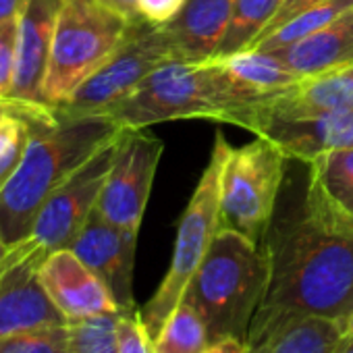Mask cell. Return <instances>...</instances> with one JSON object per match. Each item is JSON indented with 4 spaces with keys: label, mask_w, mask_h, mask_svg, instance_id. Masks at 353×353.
I'll return each instance as SVG.
<instances>
[{
    "label": "cell",
    "mask_w": 353,
    "mask_h": 353,
    "mask_svg": "<svg viewBox=\"0 0 353 353\" xmlns=\"http://www.w3.org/2000/svg\"><path fill=\"white\" fill-rule=\"evenodd\" d=\"M353 9V0H314L305 9H301L295 17H291L287 23L276 28L272 34L256 42L250 50L260 52H274L281 48H287L295 44L297 40L326 28L341 15Z\"/></svg>",
    "instance_id": "cell-23"
},
{
    "label": "cell",
    "mask_w": 353,
    "mask_h": 353,
    "mask_svg": "<svg viewBox=\"0 0 353 353\" xmlns=\"http://www.w3.org/2000/svg\"><path fill=\"white\" fill-rule=\"evenodd\" d=\"M46 256L30 235L0 245V336L67 324L40 281Z\"/></svg>",
    "instance_id": "cell-11"
},
{
    "label": "cell",
    "mask_w": 353,
    "mask_h": 353,
    "mask_svg": "<svg viewBox=\"0 0 353 353\" xmlns=\"http://www.w3.org/2000/svg\"><path fill=\"white\" fill-rule=\"evenodd\" d=\"M299 77L353 65V9L295 44L268 52Z\"/></svg>",
    "instance_id": "cell-20"
},
{
    "label": "cell",
    "mask_w": 353,
    "mask_h": 353,
    "mask_svg": "<svg viewBox=\"0 0 353 353\" xmlns=\"http://www.w3.org/2000/svg\"><path fill=\"white\" fill-rule=\"evenodd\" d=\"M188 0H139V19L160 28L176 17Z\"/></svg>",
    "instance_id": "cell-30"
},
{
    "label": "cell",
    "mask_w": 353,
    "mask_h": 353,
    "mask_svg": "<svg viewBox=\"0 0 353 353\" xmlns=\"http://www.w3.org/2000/svg\"><path fill=\"white\" fill-rule=\"evenodd\" d=\"M250 110L252 106L233 92L216 61H168L102 117L121 129H145L183 119L245 127Z\"/></svg>",
    "instance_id": "cell-3"
},
{
    "label": "cell",
    "mask_w": 353,
    "mask_h": 353,
    "mask_svg": "<svg viewBox=\"0 0 353 353\" xmlns=\"http://www.w3.org/2000/svg\"><path fill=\"white\" fill-rule=\"evenodd\" d=\"M119 353H154V343L139 318V310L121 312L117 322Z\"/></svg>",
    "instance_id": "cell-29"
},
{
    "label": "cell",
    "mask_w": 353,
    "mask_h": 353,
    "mask_svg": "<svg viewBox=\"0 0 353 353\" xmlns=\"http://www.w3.org/2000/svg\"><path fill=\"white\" fill-rule=\"evenodd\" d=\"M32 127L23 162L0 194V245L26 239L48 196L121 133L106 117H71L52 106H34Z\"/></svg>",
    "instance_id": "cell-2"
},
{
    "label": "cell",
    "mask_w": 353,
    "mask_h": 353,
    "mask_svg": "<svg viewBox=\"0 0 353 353\" xmlns=\"http://www.w3.org/2000/svg\"><path fill=\"white\" fill-rule=\"evenodd\" d=\"M353 108V65L301 77L293 88L260 102L248 112L245 127L258 119H312Z\"/></svg>",
    "instance_id": "cell-16"
},
{
    "label": "cell",
    "mask_w": 353,
    "mask_h": 353,
    "mask_svg": "<svg viewBox=\"0 0 353 353\" xmlns=\"http://www.w3.org/2000/svg\"><path fill=\"white\" fill-rule=\"evenodd\" d=\"M168 61H176V54L164 30L137 21L119 50L54 108L71 117H102Z\"/></svg>",
    "instance_id": "cell-8"
},
{
    "label": "cell",
    "mask_w": 353,
    "mask_h": 353,
    "mask_svg": "<svg viewBox=\"0 0 353 353\" xmlns=\"http://www.w3.org/2000/svg\"><path fill=\"white\" fill-rule=\"evenodd\" d=\"M231 11L233 0H188L174 19L160 26L174 48L176 61H212L227 34Z\"/></svg>",
    "instance_id": "cell-19"
},
{
    "label": "cell",
    "mask_w": 353,
    "mask_h": 353,
    "mask_svg": "<svg viewBox=\"0 0 353 353\" xmlns=\"http://www.w3.org/2000/svg\"><path fill=\"white\" fill-rule=\"evenodd\" d=\"M121 312L69 322L67 353H119L117 322Z\"/></svg>",
    "instance_id": "cell-26"
},
{
    "label": "cell",
    "mask_w": 353,
    "mask_h": 353,
    "mask_svg": "<svg viewBox=\"0 0 353 353\" xmlns=\"http://www.w3.org/2000/svg\"><path fill=\"white\" fill-rule=\"evenodd\" d=\"M162 150V139L143 133V129L121 131L112 166L96 204V212L104 221L139 233Z\"/></svg>",
    "instance_id": "cell-9"
},
{
    "label": "cell",
    "mask_w": 353,
    "mask_h": 353,
    "mask_svg": "<svg viewBox=\"0 0 353 353\" xmlns=\"http://www.w3.org/2000/svg\"><path fill=\"white\" fill-rule=\"evenodd\" d=\"M268 287L260 305L322 316L349 326L353 235L316 221L305 206L279 214L264 235Z\"/></svg>",
    "instance_id": "cell-1"
},
{
    "label": "cell",
    "mask_w": 353,
    "mask_h": 353,
    "mask_svg": "<svg viewBox=\"0 0 353 353\" xmlns=\"http://www.w3.org/2000/svg\"><path fill=\"white\" fill-rule=\"evenodd\" d=\"M310 3H314V0H285L283 7H281V9H279V13H276V17L268 23V28L260 34V38H258L256 42H260L262 38H266L268 34H272L276 28H281L283 23H287L291 17H295L301 9H305ZM256 42H254V44H256ZM254 44H252V46H254Z\"/></svg>",
    "instance_id": "cell-31"
},
{
    "label": "cell",
    "mask_w": 353,
    "mask_h": 353,
    "mask_svg": "<svg viewBox=\"0 0 353 353\" xmlns=\"http://www.w3.org/2000/svg\"><path fill=\"white\" fill-rule=\"evenodd\" d=\"M305 210L322 225L353 235V148L307 162Z\"/></svg>",
    "instance_id": "cell-18"
},
{
    "label": "cell",
    "mask_w": 353,
    "mask_h": 353,
    "mask_svg": "<svg viewBox=\"0 0 353 353\" xmlns=\"http://www.w3.org/2000/svg\"><path fill=\"white\" fill-rule=\"evenodd\" d=\"M248 131L276 143L287 158L310 162L353 148V108L312 119H258Z\"/></svg>",
    "instance_id": "cell-17"
},
{
    "label": "cell",
    "mask_w": 353,
    "mask_h": 353,
    "mask_svg": "<svg viewBox=\"0 0 353 353\" xmlns=\"http://www.w3.org/2000/svg\"><path fill=\"white\" fill-rule=\"evenodd\" d=\"M69 322L0 336V353H67Z\"/></svg>",
    "instance_id": "cell-27"
},
{
    "label": "cell",
    "mask_w": 353,
    "mask_h": 353,
    "mask_svg": "<svg viewBox=\"0 0 353 353\" xmlns=\"http://www.w3.org/2000/svg\"><path fill=\"white\" fill-rule=\"evenodd\" d=\"M347 328L330 318L260 305L243 353H334Z\"/></svg>",
    "instance_id": "cell-12"
},
{
    "label": "cell",
    "mask_w": 353,
    "mask_h": 353,
    "mask_svg": "<svg viewBox=\"0 0 353 353\" xmlns=\"http://www.w3.org/2000/svg\"><path fill=\"white\" fill-rule=\"evenodd\" d=\"M131 28L133 21L100 0H63L42 85L44 104L67 102L119 50Z\"/></svg>",
    "instance_id": "cell-6"
},
{
    "label": "cell",
    "mask_w": 353,
    "mask_h": 353,
    "mask_svg": "<svg viewBox=\"0 0 353 353\" xmlns=\"http://www.w3.org/2000/svg\"><path fill=\"white\" fill-rule=\"evenodd\" d=\"M283 150L266 137L231 148L221 176V227L262 245L285 176Z\"/></svg>",
    "instance_id": "cell-7"
},
{
    "label": "cell",
    "mask_w": 353,
    "mask_h": 353,
    "mask_svg": "<svg viewBox=\"0 0 353 353\" xmlns=\"http://www.w3.org/2000/svg\"><path fill=\"white\" fill-rule=\"evenodd\" d=\"M63 0H26L17 19V71L9 100L26 106H46L42 85Z\"/></svg>",
    "instance_id": "cell-15"
},
{
    "label": "cell",
    "mask_w": 353,
    "mask_h": 353,
    "mask_svg": "<svg viewBox=\"0 0 353 353\" xmlns=\"http://www.w3.org/2000/svg\"><path fill=\"white\" fill-rule=\"evenodd\" d=\"M283 3L285 0H233L231 21L214 59H227L250 50L276 17Z\"/></svg>",
    "instance_id": "cell-22"
},
{
    "label": "cell",
    "mask_w": 353,
    "mask_h": 353,
    "mask_svg": "<svg viewBox=\"0 0 353 353\" xmlns=\"http://www.w3.org/2000/svg\"><path fill=\"white\" fill-rule=\"evenodd\" d=\"M223 69L233 92L250 106L293 88L301 77L289 71L276 57L260 50H243L227 59H212Z\"/></svg>",
    "instance_id": "cell-21"
},
{
    "label": "cell",
    "mask_w": 353,
    "mask_h": 353,
    "mask_svg": "<svg viewBox=\"0 0 353 353\" xmlns=\"http://www.w3.org/2000/svg\"><path fill=\"white\" fill-rule=\"evenodd\" d=\"M11 108H13V100H9V98L7 100H0V119H3Z\"/></svg>",
    "instance_id": "cell-36"
},
{
    "label": "cell",
    "mask_w": 353,
    "mask_h": 353,
    "mask_svg": "<svg viewBox=\"0 0 353 353\" xmlns=\"http://www.w3.org/2000/svg\"><path fill=\"white\" fill-rule=\"evenodd\" d=\"M40 281L67 322L123 312L108 287L71 248L50 252L44 258Z\"/></svg>",
    "instance_id": "cell-14"
},
{
    "label": "cell",
    "mask_w": 353,
    "mask_h": 353,
    "mask_svg": "<svg viewBox=\"0 0 353 353\" xmlns=\"http://www.w3.org/2000/svg\"><path fill=\"white\" fill-rule=\"evenodd\" d=\"M26 0H0V23L19 19Z\"/></svg>",
    "instance_id": "cell-33"
},
{
    "label": "cell",
    "mask_w": 353,
    "mask_h": 353,
    "mask_svg": "<svg viewBox=\"0 0 353 353\" xmlns=\"http://www.w3.org/2000/svg\"><path fill=\"white\" fill-rule=\"evenodd\" d=\"M334 353H353V334L345 332V336L341 339V343H339Z\"/></svg>",
    "instance_id": "cell-35"
},
{
    "label": "cell",
    "mask_w": 353,
    "mask_h": 353,
    "mask_svg": "<svg viewBox=\"0 0 353 353\" xmlns=\"http://www.w3.org/2000/svg\"><path fill=\"white\" fill-rule=\"evenodd\" d=\"M17 71V19L0 23V100L13 94Z\"/></svg>",
    "instance_id": "cell-28"
},
{
    "label": "cell",
    "mask_w": 353,
    "mask_h": 353,
    "mask_svg": "<svg viewBox=\"0 0 353 353\" xmlns=\"http://www.w3.org/2000/svg\"><path fill=\"white\" fill-rule=\"evenodd\" d=\"M102 5L112 9L114 13L127 17L129 21H141L139 19V0H100Z\"/></svg>",
    "instance_id": "cell-32"
},
{
    "label": "cell",
    "mask_w": 353,
    "mask_h": 353,
    "mask_svg": "<svg viewBox=\"0 0 353 353\" xmlns=\"http://www.w3.org/2000/svg\"><path fill=\"white\" fill-rule=\"evenodd\" d=\"M347 332L353 334V314H351V320H349V326H347Z\"/></svg>",
    "instance_id": "cell-37"
},
{
    "label": "cell",
    "mask_w": 353,
    "mask_h": 353,
    "mask_svg": "<svg viewBox=\"0 0 353 353\" xmlns=\"http://www.w3.org/2000/svg\"><path fill=\"white\" fill-rule=\"evenodd\" d=\"M71 250L108 287L123 312L137 310L133 299L137 233L110 225L94 210L77 239L71 243Z\"/></svg>",
    "instance_id": "cell-13"
},
{
    "label": "cell",
    "mask_w": 353,
    "mask_h": 353,
    "mask_svg": "<svg viewBox=\"0 0 353 353\" xmlns=\"http://www.w3.org/2000/svg\"><path fill=\"white\" fill-rule=\"evenodd\" d=\"M231 148L233 145L227 141L225 133L219 131L206 170L200 176L198 188L176 227L170 266L156 293L139 310V318L152 341L181 303L194 274L212 245L214 235L221 229V176Z\"/></svg>",
    "instance_id": "cell-5"
},
{
    "label": "cell",
    "mask_w": 353,
    "mask_h": 353,
    "mask_svg": "<svg viewBox=\"0 0 353 353\" xmlns=\"http://www.w3.org/2000/svg\"><path fill=\"white\" fill-rule=\"evenodd\" d=\"M152 343L154 353H204L210 336L202 316L188 301H181Z\"/></svg>",
    "instance_id": "cell-24"
},
{
    "label": "cell",
    "mask_w": 353,
    "mask_h": 353,
    "mask_svg": "<svg viewBox=\"0 0 353 353\" xmlns=\"http://www.w3.org/2000/svg\"><path fill=\"white\" fill-rule=\"evenodd\" d=\"M268 287V258L262 245L221 227L181 301L204 320L210 343L237 339L248 328Z\"/></svg>",
    "instance_id": "cell-4"
},
{
    "label": "cell",
    "mask_w": 353,
    "mask_h": 353,
    "mask_svg": "<svg viewBox=\"0 0 353 353\" xmlns=\"http://www.w3.org/2000/svg\"><path fill=\"white\" fill-rule=\"evenodd\" d=\"M32 108L34 106L13 102V108L0 119V194L19 170L28 152L34 133Z\"/></svg>",
    "instance_id": "cell-25"
},
{
    "label": "cell",
    "mask_w": 353,
    "mask_h": 353,
    "mask_svg": "<svg viewBox=\"0 0 353 353\" xmlns=\"http://www.w3.org/2000/svg\"><path fill=\"white\" fill-rule=\"evenodd\" d=\"M119 135L106 141L75 172H71L40 208L30 237H34V241L46 254L71 248L96 210L98 198L112 166Z\"/></svg>",
    "instance_id": "cell-10"
},
{
    "label": "cell",
    "mask_w": 353,
    "mask_h": 353,
    "mask_svg": "<svg viewBox=\"0 0 353 353\" xmlns=\"http://www.w3.org/2000/svg\"><path fill=\"white\" fill-rule=\"evenodd\" d=\"M204 353H243V341L237 339H221L206 347Z\"/></svg>",
    "instance_id": "cell-34"
}]
</instances>
